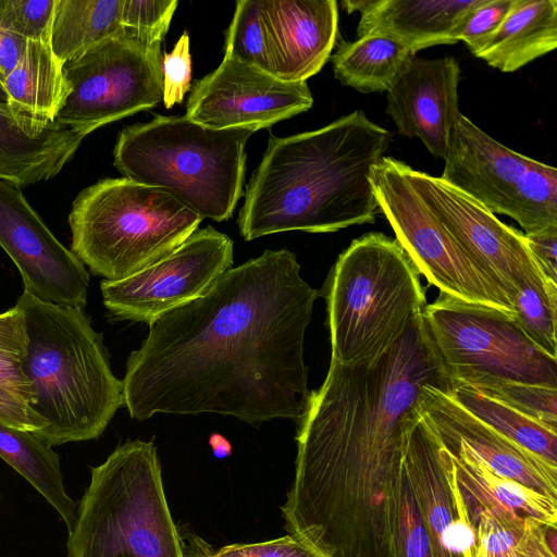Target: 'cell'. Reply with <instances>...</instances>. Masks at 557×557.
<instances>
[{
    "instance_id": "31",
    "label": "cell",
    "mask_w": 557,
    "mask_h": 557,
    "mask_svg": "<svg viewBox=\"0 0 557 557\" xmlns=\"http://www.w3.org/2000/svg\"><path fill=\"white\" fill-rule=\"evenodd\" d=\"M511 306L512 318L528 338L543 352L557 359V284L547 280L524 281Z\"/></svg>"
},
{
    "instance_id": "21",
    "label": "cell",
    "mask_w": 557,
    "mask_h": 557,
    "mask_svg": "<svg viewBox=\"0 0 557 557\" xmlns=\"http://www.w3.org/2000/svg\"><path fill=\"white\" fill-rule=\"evenodd\" d=\"M83 136L57 122L0 104V180L25 187L61 172Z\"/></svg>"
},
{
    "instance_id": "44",
    "label": "cell",
    "mask_w": 557,
    "mask_h": 557,
    "mask_svg": "<svg viewBox=\"0 0 557 557\" xmlns=\"http://www.w3.org/2000/svg\"><path fill=\"white\" fill-rule=\"evenodd\" d=\"M209 444L212 448V453L218 458H225L232 451L230 442L221 434H212L209 438Z\"/></svg>"
},
{
    "instance_id": "4",
    "label": "cell",
    "mask_w": 557,
    "mask_h": 557,
    "mask_svg": "<svg viewBox=\"0 0 557 557\" xmlns=\"http://www.w3.org/2000/svg\"><path fill=\"white\" fill-rule=\"evenodd\" d=\"M16 306L26 318L24 372L28 405L47 426L33 433L50 447L98 438L123 406L102 336L84 309L41 301L27 292Z\"/></svg>"
},
{
    "instance_id": "23",
    "label": "cell",
    "mask_w": 557,
    "mask_h": 557,
    "mask_svg": "<svg viewBox=\"0 0 557 557\" xmlns=\"http://www.w3.org/2000/svg\"><path fill=\"white\" fill-rule=\"evenodd\" d=\"M447 450L468 521L480 511H487L518 534L523 533L529 519L557 525L556 499L490 471L459 449Z\"/></svg>"
},
{
    "instance_id": "43",
    "label": "cell",
    "mask_w": 557,
    "mask_h": 557,
    "mask_svg": "<svg viewBox=\"0 0 557 557\" xmlns=\"http://www.w3.org/2000/svg\"><path fill=\"white\" fill-rule=\"evenodd\" d=\"M27 39L0 29V84L8 77L21 60Z\"/></svg>"
},
{
    "instance_id": "10",
    "label": "cell",
    "mask_w": 557,
    "mask_h": 557,
    "mask_svg": "<svg viewBox=\"0 0 557 557\" xmlns=\"http://www.w3.org/2000/svg\"><path fill=\"white\" fill-rule=\"evenodd\" d=\"M441 178L524 233L557 226V169L499 144L460 114Z\"/></svg>"
},
{
    "instance_id": "38",
    "label": "cell",
    "mask_w": 557,
    "mask_h": 557,
    "mask_svg": "<svg viewBox=\"0 0 557 557\" xmlns=\"http://www.w3.org/2000/svg\"><path fill=\"white\" fill-rule=\"evenodd\" d=\"M475 535L478 557H521L518 534L487 511L469 519Z\"/></svg>"
},
{
    "instance_id": "17",
    "label": "cell",
    "mask_w": 557,
    "mask_h": 557,
    "mask_svg": "<svg viewBox=\"0 0 557 557\" xmlns=\"http://www.w3.org/2000/svg\"><path fill=\"white\" fill-rule=\"evenodd\" d=\"M436 385L423 387L422 419L445 448L459 449L490 471L557 500V467L499 434Z\"/></svg>"
},
{
    "instance_id": "18",
    "label": "cell",
    "mask_w": 557,
    "mask_h": 557,
    "mask_svg": "<svg viewBox=\"0 0 557 557\" xmlns=\"http://www.w3.org/2000/svg\"><path fill=\"white\" fill-rule=\"evenodd\" d=\"M405 462L432 557H478L451 455L422 417L410 432Z\"/></svg>"
},
{
    "instance_id": "29",
    "label": "cell",
    "mask_w": 557,
    "mask_h": 557,
    "mask_svg": "<svg viewBox=\"0 0 557 557\" xmlns=\"http://www.w3.org/2000/svg\"><path fill=\"white\" fill-rule=\"evenodd\" d=\"M448 393L486 425L557 467V429L539 422L468 385H455Z\"/></svg>"
},
{
    "instance_id": "1",
    "label": "cell",
    "mask_w": 557,
    "mask_h": 557,
    "mask_svg": "<svg viewBox=\"0 0 557 557\" xmlns=\"http://www.w3.org/2000/svg\"><path fill=\"white\" fill-rule=\"evenodd\" d=\"M319 296L287 249L232 267L149 324L127 358L123 406L139 421L156 413H219L255 426L297 421L310 393L304 341Z\"/></svg>"
},
{
    "instance_id": "35",
    "label": "cell",
    "mask_w": 557,
    "mask_h": 557,
    "mask_svg": "<svg viewBox=\"0 0 557 557\" xmlns=\"http://www.w3.org/2000/svg\"><path fill=\"white\" fill-rule=\"evenodd\" d=\"M185 550L187 557H321L289 534L267 542L232 544L218 549L196 537Z\"/></svg>"
},
{
    "instance_id": "16",
    "label": "cell",
    "mask_w": 557,
    "mask_h": 557,
    "mask_svg": "<svg viewBox=\"0 0 557 557\" xmlns=\"http://www.w3.org/2000/svg\"><path fill=\"white\" fill-rule=\"evenodd\" d=\"M0 247L20 271L27 292L37 299L84 309L89 274L30 207L21 188L0 180Z\"/></svg>"
},
{
    "instance_id": "14",
    "label": "cell",
    "mask_w": 557,
    "mask_h": 557,
    "mask_svg": "<svg viewBox=\"0 0 557 557\" xmlns=\"http://www.w3.org/2000/svg\"><path fill=\"white\" fill-rule=\"evenodd\" d=\"M406 171L423 202L510 304L522 282L546 280L522 232L441 177L408 164Z\"/></svg>"
},
{
    "instance_id": "6",
    "label": "cell",
    "mask_w": 557,
    "mask_h": 557,
    "mask_svg": "<svg viewBox=\"0 0 557 557\" xmlns=\"http://www.w3.org/2000/svg\"><path fill=\"white\" fill-rule=\"evenodd\" d=\"M332 357L357 364L382 356L426 306L420 273L396 239L368 233L337 258L321 289Z\"/></svg>"
},
{
    "instance_id": "30",
    "label": "cell",
    "mask_w": 557,
    "mask_h": 557,
    "mask_svg": "<svg viewBox=\"0 0 557 557\" xmlns=\"http://www.w3.org/2000/svg\"><path fill=\"white\" fill-rule=\"evenodd\" d=\"M224 58L275 76V63L262 0H239L225 34Z\"/></svg>"
},
{
    "instance_id": "7",
    "label": "cell",
    "mask_w": 557,
    "mask_h": 557,
    "mask_svg": "<svg viewBox=\"0 0 557 557\" xmlns=\"http://www.w3.org/2000/svg\"><path fill=\"white\" fill-rule=\"evenodd\" d=\"M66 552L67 557H187L153 441H127L91 468Z\"/></svg>"
},
{
    "instance_id": "39",
    "label": "cell",
    "mask_w": 557,
    "mask_h": 557,
    "mask_svg": "<svg viewBox=\"0 0 557 557\" xmlns=\"http://www.w3.org/2000/svg\"><path fill=\"white\" fill-rule=\"evenodd\" d=\"M191 58L187 32L162 60V101L166 109L181 103L190 88Z\"/></svg>"
},
{
    "instance_id": "33",
    "label": "cell",
    "mask_w": 557,
    "mask_h": 557,
    "mask_svg": "<svg viewBox=\"0 0 557 557\" xmlns=\"http://www.w3.org/2000/svg\"><path fill=\"white\" fill-rule=\"evenodd\" d=\"M473 388L557 429V387L504 381Z\"/></svg>"
},
{
    "instance_id": "19",
    "label": "cell",
    "mask_w": 557,
    "mask_h": 557,
    "mask_svg": "<svg viewBox=\"0 0 557 557\" xmlns=\"http://www.w3.org/2000/svg\"><path fill=\"white\" fill-rule=\"evenodd\" d=\"M460 67L454 57H413L387 91L386 113L398 132L418 137L438 159H445L453 128L461 114L457 87Z\"/></svg>"
},
{
    "instance_id": "28",
    "label": "cell",
    "mask_w": 557,
    "mask_h": 557,
    "mask_svg": "<svg viewBox=\"0 0 557 557\" xmlns=\"http://www.w3.org/2000/svg\"><path fill=\"white\" fill-rule=\"evenodd\" d=\"M123 0H55L50 45L66 63L98 44L122 34Z\"/></svg>"
},
{
    "instance_id": "42",
    "label": "cell",
    "mask_w": 557,
    "mask_h": 557,
    "mask_svg": "<svg viewBox=\"0 0 557 557\" xmlns=\"http://www.w3.org/2000/svg\"><path fill=\"white\" fill-rule=\"evenodd\" d=\"M536 520L525 521L522 536L519 541L521 557H557L544 540V525Z\"/></svg>"
},
{
    "instance_id": "13",
    "label": "cell",
    "mask_w": 557,
    "mask_h": 557,
    "mask_svg": "<svg viewBox=\"0 0 557 557\" xmlns=\"http://www.w3.org/2000/svg\"><path fill=\"white\" fill-rule=\"evenodd\" d=\"M233 263V240L227 235L212 226L197 228L147 268L123 280H102L103 305L114 320L151 324L203 295Z\"/></svg>"
},
{
    "instance_id": "25",
    "label": "cell",
    "mask_w": 557,
    "mask_h": 557,
    "mask_svg": "<svg viewBox=\"0 0 557 557\" xmlns=\"http://www.w3.org/2000/svg\"><path fill=\"white\" fill-rule=\"evenodd\" d=\"M1 85L10 108L50 122L71 92L63 64L50 41L40 39H27L21 60Z\"/></svg>"
},
{
    "instance_id": "36",
    "label": "cell",
    "mask_w": 557,
    "mask_h": 557,
    "mask_svg": "<svg viewBox=\"0 0 557 557\" xmlns=\"http://www.w3.org/2000/svg\"><path fill=\"white\" fill-rule=\"evenodd\" d=\"M515 0H483L472 9L455 30L456 41H463L478 57L497 32Z\"/></svg>"
},
{
    "instance_id": "41",
    "label": "cell",
    "mask_w": 557,
    "mask_h": 557,
    "mask_svg": "<svg viewBox=\"0 0 557 557\" xmlns=\"http://www.w3.org/2000/svg\"><path fill=\"white\" fill-rule=\"evenodd\" d=\"M523 234L543 276L557 284V226Z\"/></svg>"
},
{
    "instance_id": "9",
    "label": "cell",
    "mask_w": 557,
    "mask_h": 557,
    "mask_svg": "<svg viewBox=\"0 0 557 557\" xmlns=\"http://www.w3.org/2000/svg\"><path fill=\"white\" fill-rule=\"evenodd\" d=\"M422 314L453 387L504 381L557 387V359L537 348L511 313L440 293Z\"/></svg>"
},
{
    "instance_id": "3",
    "label": "cell",
    "mask_w": 557,
    "mask_h": 557,
    "mask_svg": "<svg viewBox=\"0 0 557 557\" xmlns=\"http://www.w3.org/2000/svg\"><path fill=\"white\" fill-rule=\"evenodd\" d=\"M388 143V132L360 110L315 131L270 136L246 186L242 236L331 233L374 223L379 206L369 175Z\"/></svg>"
},
{
    "instance_id": "15",
    "label": "cell",
    "mask_w": 557,
    "mask_h": 557,
    "mask_svg": "<svg viewBox=\"0 0 557 557\" xmlns=\"http://www.w3.org/2000/svg\"><path fill=\"white\" fill-rule=\"evenodd\" d=\"M307 82H287L257 67L224 58L197 81L185 116L213 129L269 127L309 110Z\"/></svg>"
},
{
    "instance_id": "5",
    "label": "cell",
    "mask_w": 557,
    "mask_h": 557,
    "mask_svg": "<svg viewBox=\"0 0 557 557\" xmlns=\"http://www.w3.org/2000/svg\"><path fill=\"white\" fill-rule=\"evenodd\" d=\"M256 132L157 115L121 131L113 164L125 178L164 190L202 220L222 222L243 195L245 147Z\"/></svg>"
},
{
    "instance_id": "11",
    "label": "cell",
    "mask_w": 557,
    "mask_h": 557,
    "mask_svg": "<svg viewBox=\"0 0 557 557\" xmlns=\"http://www.w3.org/2000/svg\"><path fill=\"white\" fill-rule=\"evenodd\" d=\"M161 44L126 28L64 63L71 92L54 122L85 137L157 106L162 100Z\"/></svg>"
},
{
    "instance_id": "20",
    "label": "cell",
    "mask_w": 557,
    "mask_h": 557,
    "mask_svg": "<svg viewBox=\"0 0 557 557\" xmlns=\"http://www.w3.org/2000/svg\"><path fill=\"white\" fill-rule=\"evenodd\" d=\"M275 76L306 82L331 57L338 35L335 0H262Z\"/></svg>"
},
{
    "instance_id": "12",
    "label": "cell",
    "mask_w": 557,
    "mask_h": 557,
    "mask_svg": "<svg viewBox=\"0 0 557 557\" xmlns=\"http://www.w3.org/2000/svg\"><path fill=\"white\" fill-rule=\"evenodd\" d=\"M406 166L403 161L383 157L372 168L369 180L379 210L418 272L440 293L512 314V306L505 294L423 202Z\"/></svg>"
},
{
    "instance_id": "40",
    "label": "cell",
    "mask_w": 557,
    "mask_h": 557,
    "mask_svg": "<svg viewBox=\"0 0 557 557\" xmlns=\"http://www.w3.org/2000/svg\"><path fill=\"white\" fill-rule=\"evenodd\" d=\"M0 422L35 433L47 426L46 420L36 413L27 401L0 387Z\"/></svg>"
},
{
    "instance_id": "27",
    "label": "cell",
    "mask_w": 557,
    "mask_h": 557,
    "mask_svg": "<svg viewBox=\"0 0 557 557\" xmlns=\"http://www.w3.org/2000/svg\"><path fill=\"white\" fill-rule=\"evenodd\" d=\"M0 457L44 496L70 530L77 505L65 490L59 454L32 432L0 422Z\"/></svg>"
},
{
    "instance_id": "2",
    "label": "cell",
    "mask_w": 557,
    "mask_h": 557,
    "mask_svg": "<svg viewBox=\"0 0 557 557\" xmlns=\"http://www.w3.org/2000/svg\"><path fill=\"white\" fill-rule=\"evenodd\" d=\"M428 385L453 388L420 314L379 358L357 364L331 360L297 420L296 460L348 499L386 495L403 474Z\"/></svg>"
},
{
    "instance_id": "26",
    "label": "cell",
    "mask_w": 557,
    "mask_h": 557,
    "mask_svg": "<svg viewBox=\"0 0 557 557\" xmlns=\"http://www.w3.org/2000/svg\"><path fill=\"white\" fill-rule=\"evenodd\" d=\"M414 52L403 41L385 34H368L355 41H342L331 61L335 77L360 92L388 91Z\"/></svg>"
},
{
    "instance_id": "37",
    "label": "cell",
    "mask_w": 557,
    "mask_h": 557,
    "mask_svg": "<svg viewBox=\"0 0 557 557\" xmlns=\"http://www.w3.org/2000/svg\"><path fill=\"white\" fill-rule=\"evenodd\" d=\"M178 2L176 0H123V27L162 42Z\"/></svg>"
},
{
    "instance_id": "8",
    "label": "cell",
    "mask_w": 557,
    "mask_h": 557,
    "mask_svg": "<svg viewBox=\"0 0 557 557\" xmlns=\"http://www.w3.org/2000/svg\"><path fill=\"white\" fill-rule=\"evenodd\" d=\"M201 221L162 189L104 178L73 201L71 251L92 274L119 281L171 253Z\"/></svg>"
},
{
    "instance_id": "34",
    "label": "cell",
    "mask_w": 557,
    "mask_h": 557,
    "mask_svg": "<svg viewBox=\"0 0 557 557\" xmlns=\"http://www.w3.org/2000/svg\"><path fill=\"white\" fill-rule=\"evenodd\" d=\"M55 0H0V29L49 40Z\"/></svg>"
},
{
    "instance_id": "45",
    "label": "cell",
    "mask_w": 557,
    "mask_h": 557,
    "mask_svg": "<svg viewBox=\"0 0 557 557\" xmlns=\"http://www.w3.org/2000/svg\"><path fill=\"white\" fill-rule=\"evenodd\" d=\"M0 104L8 106V97L4 92L1 84H0Z\"/></svg>"
},
{
    "instance_id": "32",
    "label": "cell",
    "mask_w": 557,
    "mask_h": 557,
    "mask_svg": "<svg viewBox=\"0 0 557 557\" xmlns=\"http://www.w3.org/2000/svg\"><path fill=\"white\" fill-rule=\"evenodd\" d=\"M28 335L22 308L0 313V387L29 403L30 382L24 372Z\"/></svg>"
},
{
    "instance_id": "22",
    "label": "cell",
    "mask_w": 557,
    "mask_h": 557,
    "mask_svg": "<svg viewBox=\"0 0 557 557\" xmlns=\"http://www.w3.org/2000/svg\"><path fill=\"white\" fill-rule=\"evenodd\" d=\"M483 0H346L342 5L358 11V37L385 34L406 44L414 53L437 45L456 44L461 20Z\"/></svg>"
},
{
    "instance_id": "24",
    "label": "cell",
    "mask_w": 557,
    "mask_h": 557,
    "mask_svg": "<svg viewBox=\"0 0 557 557\" xmlns=\"http://www.w3.org/2000/svg\"><path fill=\"white\" fill-rule=\"evenodd\" d=\"M557 47V1L515 0L504 22L480 52L490 66L515 72Z\"/></svg>"
}]
</instances>
